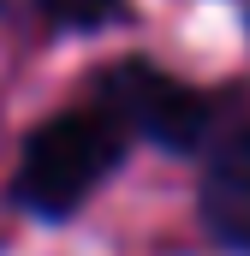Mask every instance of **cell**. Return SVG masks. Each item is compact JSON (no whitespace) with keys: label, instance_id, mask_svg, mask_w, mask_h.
Instances as JSON below:
<instances>
[{"label":"cell","instance_id":"cell-1","mask_svg":"<svg viewBox=\"0 0 250 256\" xmlns=\"http://www.w3.org/2000/svg\"><path fill=\"white\" fill-rule=\"evenodd\" d=\"M125 155V131L102 114V108H84V114H60L48 126H36V137L24 143V161H18V202L30 214H48L60 220L72 208H84L90 191L120 167Z\"/></svg>","mask_w":250,"mask_h":256},{"label":"cell","instance_id":"cell-2","mask_svg":"<svg viewBox=\"0 0 250 256\" xmlns=\"http://www.w3.org/2000/svg\"><path fill=\"white\" fill-rule=\"evenodd\" d=\"M96 108H102L125 137L137 131V137H149V143H161V149H173V155H196V149H208V137H214V102H208L202 90L179 84L173 72L149 66V60L108 66L102 84H96Z\"/></svg>","mask_w":250,"mask_h":256},{"label":"cell","instance_id":"cell-3","mask_svg":"<svg viewBox=\"0 0 250 256\" xmlns=\"http://www.w3.org/2000/svg\"><path fill=\"white\" fill-rule=\"evenodd\" d=\"M202 214L220 244L250 250V131H232L226 143H214L208 179H202Z\"/></svg>","mask_w":250,"mask_h":256},{"label":"cell","instance_id":"cell-4","mask_svg":"<svg viewBox=\"0 0 250 256\" xmlns=\"http://www.w3.org/2000/svg\"><path fill=\"white\" fill-rule=\"evenodd\" d=\"M114 6L120 0H42V12L60 24H102V18H114Z\"/></svg>","mask_w":250,"mask_h":256}]
</instances>
